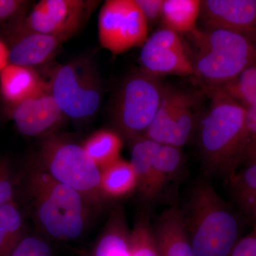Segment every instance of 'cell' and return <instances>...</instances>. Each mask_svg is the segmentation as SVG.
Wrapping results in <instances>:
<instances>
[{
    "mask_svg": "<svg viewBox=\"0 0 256 256\" xmlns=\"http://www.w3.org/2000/svg\"><path fill=\"white\" fill-rule=\"evenodd\" d=\"M206 90L212 100L196 128L205 174L229 180L242 164L246 109L217 89Z\"/></svg>",
    "mask_w": 256,
    "mask_h": 256,
    "instance_id": "obj_2",
    "label": "cell"
},
{
    "mask_svg": "<svg viewBox=\"0 0 256 256\" xmlns=\"http://www.w3.org/2000/svg\"><path fill=\"white\" fill-rule=\"evenodd\" d=\"M96 3L84 0H42L18 25L16 35L35 32L67 41L82 26Z\"/></svg>",
    "mask_w": 256,
    "mask_h": 256,
    "instance_id": "obj_8",
    "label": "cell"
},
{
    "mask_svg": "<svg viewBox=\"0 0 256 256\" xmlns=\"http://www.w3.org/2000/svg\"><path fill=\"white\" fill-rule=\"evenodd\" d=\"M100 172L101 188L108 200L127 196L137 190V178L130 162L120 158Z\"/></svg>",
    "mask_w": 256,
    "mask_h": 256,
    "instance_id": "obj_18",
    "label": "cell"
},
{
    "mask_svg": "<svg viewBox=\"0 0 256 256\" xmlns=\"http://www.w3.org/2000/svg\"><path fill=\"white\" fill-rule=\"evenodd\" d=\"M200 20L206 30H225L256 42V0H203Z\"/></svg>",
    "mask_w": 256,
    "mask_h": 256,
    "instance_id": "obj_10",
    "label": "cell"
},
{
    "mask_svg": "<svg viewBox=\"0 0 256 256\" xmlns=\"http://www.w3.org/2000/svg\"><path fill=\"white\" fill-rule=\"evenodd\" d=\"M198 98L186 92L170 126L168 144L182 148L190 139L198 124Z\"/></svg>",
    "mask_w": 256,
    "mask_h": 256,
    "instance_id": "obj_19",
    "label": "cell"
},
{
    "mask_svg": "<svg viewBox=\"0 0 256 256\" xmlns=\"http://www.w3.org/2000/svg\"><path fill=\"white\" fill-rule=\"evenodd\" d=\"M228 181L239 205L254 215L256 212V161L237 172Z\"/></svg>",
    "mask_w": 256,
    "mask_h": 256,
    "instance_id": "obj_24",
    "label": "cell"
},
{
    "mask_svg": "<svg viewBox=\"0 0 256 256\" xmlns=\"http://www.w3.org/2000/svg\"><path fill=\"white\" fill-rule=\"evenodd\" d=\"M159 143L146 137L132 142L131 160L137 178V190L142 200L152 202L159 198L165 185L156 171L154 156Z\"/></svg>",
    "mask_w": 256,
    "mask_h": 256,
    "instance_id": "obj_13",
    "label": "cell"
},
{
    "mask_svg": "<svg viewBox=\"0 0 256 256\" xmlns=\"http://www.w3.org/2000/svg\"><path fill=\"white\" fill-rule=\"evenodd\" d=\"M188 36L194 48V76L215 87L256 64V42L225 30L195 28Z\"/></svg>",
    "mask_w": 256,
    "mask_h": 256,
    "instance_id": "obj_3",
    "label": "cell"
},
{
    "mask_svg": "<svg viewBox=\"0 0 256 256\" xmlns=\"http://www.w3.org/2000/svg\"><path fill=\"white\" fill-rule=\"evenodd\" d=\"M82 146L101 170L120 159L122 142L117 132L110 130H100L88 138Z\"/></svg>",
    "mask_w": 256,
    "mask_h": 256,
    "instance_id": "obj_21",
    "label": "cell"
},
{
    "mask_svg": "<svg viewBox=\"0 0 256 256\" xmlns=\"http://www.w3.org/2000/svg\"><path fill=\"white\" fill-rule=\"evenodd\" d=\"M16 180L10 160L0 156V206L14 201Z\"/></svg>",
    "mask_w": 256,
    "mask_h": 256,
    "instance_id": "obj_29",
    "label": "cell"
},
{
    "mask_svg": "<svg viewBox=\"0 0 256 256\" xmlns=\"http://www.w3.org/2000/svg\"><path fill=\"white\" fill-rule=\"evenodd\" d=\"M158 256H195L180 207L163 210L152 224Z\"/></svg>",
    "mask_w": 256,
    "mask_h": 256,
    "instance_id": "obj_12",
    "label": "cell"
},
{
    "mask_svg": "<svg viewBox=\"0 0 256 256\" xmlns=\"http://www.w3.org/2000/svg\"><path fill=\"white\" fill-rule=\"evenodd\" d=\"M130 234L124 208L114 207L87 256H131Z\"/></svg>",
    "mask_w": 256,
    "mask_h": 256,
    "instance_id": "obj_15",
    "label": "cell"
},
{
    "mask_svg": "<svg viewBox=\"0 0 256 256\" xmlns=\"http://www.w3.org/2000/svg\"><path fill=\"white\" fill-rule=\"evenodd\" d=\"M64 116L46 82L35 95L12 107V120L18 132L28 137L52 134Z\"/></svg>",
    "mask_w": 256,
    "mask_h": 256,
    "instance_id": "obj_11",
    "label": "cell"
},
{
    "mask_svg": "<svg viewBox=\"0 0 256 256\" xmlns=\"http://www.w3.org/2000/svg\"><path fill=\"white\" fill-rule=\"evenodd\" d=\"M164 89L158 76L142 69L126 79L118 96L114 118V124L128 139L134 142L146 137Z\"/></svg>",
    "mask_w": 256,
    "mask_h": 256,
    "instance_id": "obj_5",
    "label": "cell"
},
{
    "mask_svg": "<svg viewBox=\"0 0 256 256\" xmlns=\"http://www.w3.org/2000/svg\"><path fill=\"white\" fill-rule=\"evenodd\" d=\"M100 46L114 56L142 46L149 26L134 0H108L98 16Z\"/></svg>",
    "mask_w": 256,
    "mask_h": 256,
    "instance_id": "obj_7",
    "label": "cell"
},
{
    "mask_svg": "<svg viewBox=\"0 0 256 256\" xmlns=\"http://www.w3.org/2000/svg\"><path fill=\"white\" fill-rule=\"evenodd\" d=\"M10 50L6 44L0 40V72L10 64Z\"/></svg>",
    "mask_w": 256,
    "mask_h": 256,
    "instance_id": "obj_33",
    "label": "cell"
},
{
    "mask_svg": "<svg viewBox=\"0 0 256 256\" xmlns=\"http://www.w3.org/2000/svg\"><path fill=\"white\" fill-rule=\"evenodd\" d=\"M131 256H158L149 215L142 212L134 220L130 234Z\"/></svg>",
    "mask_w": 256,
    "mask_h": 256,
    "instance_id": "obj_26",
    "label": "cell"
},
{
    "mask_svg": "<svg viewBox=\"0 0 256 256\" xmlns=\"http://www.w3.org/2000/svg\"><path fill=\"white\" fill-rule=\"evenodd\" d=\"M37 166L85 197L96 210L109 201L101 188L100 168L82 146L52 134L43 138Z\"/></svg>",
    "mask_w": 256,
    "mask_h": 256,
    "instance_id": "obj_4",
    "label": "cell"
},
{
    "mask_svg": "<svg viewBox=\"0 0 256 256\" xmlns=\"http://www.w3.org/2000/svg\"><path fill=\"white\" fill-rule=\"evenodd\" d=\"M64 41L60 37L28 32L16 35L10 50V64L32 68L50 60Z\"/></svg>",
    "mask_w": 256,
    "mask_h": 256,
    "instance_id": "obj_14",
    "label": "cell"
},
{
    "mask_svg": "<svg viewBox=\"0 0 256 256\" xmlns=\"http://www.w3.org/2000/svg\"><path fill=\"white\" fill-rule=\"evenodd\" d=\"M139 6L146 22L150 24L156 22L161 18L164 0H134Z\"/></svg>",
    "mask_w": 256,
    "mask_h": 256,
    "instance_id": "obj_31",
    "label": "cell"
},
{
    "mask_svg": "<svg viewBox=\"0 0 256 256\" xmlns=\"http://www.w3.org/2000/svg\"><path fill=\"white\" fill-rule=\"evenodd\" d=\"M186 94V92L165 87L159 109L146 131V138L159 144L168 143L172 121Z\"/></svg>",
    "mask_w": 256,
    "mask_h": 256,
    "instance_id": "obj_20",
    "label": "cell"
},
{
    "mask_svg": "<svg viewBox=\"0 0 256 256\" xmlns=\"http://www.w3.org/2000/svg\"><path fill=\"white\" fill-rule=\"evenodd\" d=\"M256 161V101L246 108L242 164Z\"/></svg>",
    "mask_w": 256,
    "mask_h": 256,
    "instance_id": "obj_27",
    "label": "cell"
},
{
    "mask_svg": "<svg viewBox=\"0 0 256 256\" xmlns=\"http://www.w3.org/2000/svg\"><path fill=\"white\" fill-rule=\"evenodd\" d=\"M201 12L200 0H164L161 20L164 28L188 34L196 28Z\"/></svg>",
    "mask_w": 256,
    "mask_h": 256,
    "instance_id": "obj_17",
    "label": "cell"
},
{
    "mask_svg": "<svg viewBox=\"0 0 256 256\" xmlns=\"http://www.w3.org/2000/svg\"><path fill=\"white\" fill-rule=\"evenodd\" d=\"M252 216L254 225L252 232L239 239L229 256H256V212Z\"/></svg>",
    "mask_w": 256,
    "mask_h": 256,
    "instance_id": "obj_30",
    "label": "cell"
},
{
    "mask_svg": "<svg viewBox=\"0 0 256 256\" xmlns=\"http://www.w3.org/2000/svg\"><path fill=\"white\" fill-rule=\"evenodd\" d=\"M48 84L65 116L76 120L88 118L100 107L102 86L95 66L89 60L79 58L60 66Z\"/></svg>",
    "mask_w": 256,
    "mask_h": 256,
    "instance_id": "obj_6",
    "label": "cell"
},
{
    "mask_svg": "<svg viewBox=\"0 0 256 256\" xmlns=\"http://www.w3.org/2000/svg\"><path fill=\"white\" fill-rule=\"evenodd\" d=\"M182 148L159 144L154 156V164L165 186L182 174L184 156Z\"/></svg>",
    "mask_w": 256,
    "mask_h": 256,
    "instance_id": "obj_25",
    "label": "cell"
},
{
    "mask_svg": "<svg viewBox=\"0 0 256 256\" xmlns=\"http://www.w3.org/2000/svg\"><path fill=\"white\" fill-rule=\"evenodd\" d=\"M10 256H54V252L45 237L26 234Z\"/></svg>",
    "mask_w": 256,
    "mask_h": 256,
    "instance_id": "obj_28",
    "label": "cell"
},
{
    "mask_svg": "<svg viewBox=\"0 0 256 256\" xmlns=\"http://www.w3.org/2000/svg\"><path fill=\"white\" fill-rule=\"evenodd\" d=\"M206 88L224 92L246 109L256 101V64L228 82L218 86Z\"/></svg>",
    "mask_w": 256,
    "mask_h": 256,
    "instance_id": "obj_23",
    "label": "cell"
},
{
    "mask_svg": "<svg viewBox=\"0 0 256 256\" xmlns=\"http://www.w3.org/2000/svg\"><path fill=\"white\" fill-rule=\"evenodd\" d=\"M24 233V218L14 201L0 206V256H10Z\"/></svg>",
    "mask_w": 256,
    "mask_h": 256,
    "instance_id": "obj_22",
    "label": "cell"
},
{
    "mask_svg": "<svg viewBox=\"0 0 256 256\" xmlns=\"http://www.w3.org/2000/svg\"><path fill=\"white\" fill-rule=\"evenodd\" d=\"M180 208L195 256H229L242 238L240 216L206 174L194 183Z\"/></svg>",
    "mask_w": 256,
    "mask_h": 256,
    "instance_id": "obj_1",
    "label": "cell"
},
{
    "mask_svg": "<svg viewBox=\"0 0 256 256\" xmlns=\"http://www.w3.org/2000/svg\"><path fill=\"white\" fill-rule=\"evenodd\" d=\"M44 84L28 67L10 64L0 72V94L11 107L35 95Z\"/></svg>",
    "mask_w": 256,
    "mask_h": 256,
    "instance_id": "obj_16",
    "label": "cell"
},
{
    "mask_svg": "<svg viewBox=\"0 0 256 256\" xmlns=\"http://www.w3.org/2000/svg\"><path fill=\"white\" fill-rule=\"evenodd\" d=\"M26 4L22 0H0V23L20 14Z\"/></svg>",
    "mask_w": 256,
    "mask_h": 256,
    "instance_id": "obj_32",
    "label": "cell"
},
{
    "mask_svg": "<svg viewBox=\"0 0 256 256\" xmlns=\"http://www.w3.org/2000/svg\"><path fill=\"white\" fill-rule=\"evenodd\" d=\"M140 62L152 75L194 76L190 56L180 34L162 28L148 37L143 44Z\"/></svg>",
    "mask_w": 256,
    "mask_h": 256,
    "instance_id": "obj_9",
    "label": "cell"
}]
</instances>
